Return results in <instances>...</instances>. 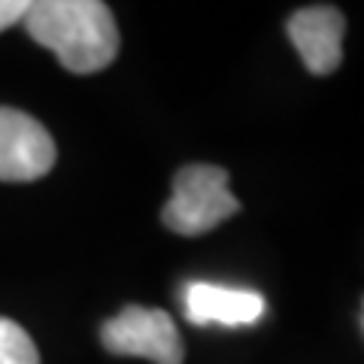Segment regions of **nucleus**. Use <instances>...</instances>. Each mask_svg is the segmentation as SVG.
I'll list each match as a JSON object with an SVG mask.
<instances>
[{
    "label": "nucleus",
    "mask_w": 364,
    "mask_h": 364,
    "mask_svg": "<svg viewBox=\"0 0 364 364\" xmlns=\"http://www.w3.org/2000/svg\"><path fill=\"white\" fill-rule=\"evenodd\" d=\"M361 328H364V313H361Z\"/></svg>",
    "instance_id": "nucleus-9"
},
{
    "label": "nucleus",
    "mask_w": 364,
    "mask_h": 364,
    "mask_svg": "<svg viewBox=\"0 0 364 364\" xmlns=\"http://www.w3.org/2000/svg\"><path fill=\"white\" fill-rule=\"evenodd\" d=\"M186 318L191 325L243 328L264 316V298L252 289L215 286V282H188L182 291Z\"/></svg>",
    "instance_id": "nucleus-6"
},
{
    "label": "nucleus",
    "mask_w": 364,
    "mask_h": 364,
    "mask_svg": "<svg viewBox=\"0 0 364 364\" xmlns=\"http://www.w3.org/2000/svg\"><path fill=\"white\" fill-rule=\"evenodd\" d=\"M70 73H97L119 55V28L100 0H40L21 18Z\"/></svg>",
    "instance_id": "nucleus-1"
},
{
    "label": "nucleus",
    "mask_w": 364,
    "mask_h": 364,
    "mask_svg": "<svg viewBox=\"0 0 364 364\" xmlns=\"http://www.w3.org/2000/svg\"><path fill=\"white\" fill-rule=\"evenodd\" d=\"M31 4L28 0H0V31H6L9 25H16L28 16Z\"/></svg>",
    "instance_id": "nucleus-8"
},
{
    "label": "nucleus",
    "mask_w": 364,
    "mask_h": 364,
    "mask_svg": "<svg viewBox=\"0 0 364 364\" xmlns=\"http://www.w3.org/2000/svg\"><path fill=\"white\" fill-rule=\"evenodd\" d=\"M286 31L310 73L328 76L343 61L346 18L337 6H304L289 18Z\"/></svg>",
    "instance_id": "nucleus-5"
},
{
    "label": "nucleus",
    "mask_w": 364,
    "mask_h": 364,
    "mask_svg": "<svg viewBox=\"0 0 364 364\" xmlns=\"http://www.w3.org/2000/svg\"><path fill=\"white\" fill-rule=\"evenodd\" d=\"M0 364H40L37 343L13 318H0Z\"/></svg>",
    "instance_id": "nucleus-7"
},
{
    "label": "nucleus",
    "mask_w": 364,
    "mask_h": 364,
    "mask_svg": "<svg viewBox=\"0 0 364 364\" xmlns=\"http://www.w3.org/2000/svg\"><path fill=\"white\" fill-rule=\"evenodd\" d=\"M52 134L13 107H0V182H33L55 167Z\"/></svg>",
    "instance_id": "nucleus-4"
},
{
    "label": "nucleus",
    "mask_w": 364,
    "mask_h": 364,
    "mask_svg": "<svg viewBox=\"0 0 364 364\" xmlns=\"http://www.w3.org/2000/svg\"><path fill=\"white\" fill-rule=\"evenodd\" d=\"M100 343L112 355L128 358H149L155 364H182L186 361V343L173 322V316L164 310L128 304L119 316L100 328Z\"/></svg>",
    "instance_id": "nucleus-3"
},
{
    "label": "nucleus",
    "mask_w": 364,
    "mask_h": 364,
    "mask_svg": "<svg viewBox=\"0 0 364 364\" xmlns=\"http://www.w3.org/2000/svg\"><path fill=\"white\" fill-rule=\"evenodd\" d=\"M240 213V200L228 188V170L215 164H188L173 176V195L164 203L161 222L173 234L200 237Z\"/></svg>",
    "instance_id": "nucleus-2"
}]
</instances>
